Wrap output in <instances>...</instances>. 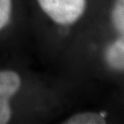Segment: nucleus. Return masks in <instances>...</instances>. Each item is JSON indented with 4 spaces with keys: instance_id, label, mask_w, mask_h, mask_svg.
I'll return each instance as SVG.
<instances>
[{
    "instance_id": "1",
    "label": "nucleus",
    "mask_w": 124,
    "mask_h": 124,
    "mask_svg": "<svg viewBox=\"0 0 124 124\" xmlns=\"http://www.w3.org/2000/svg\"><path fill=\"white\" fill-rule=\"evenodd\" d=\"M48 18L60 26L76 23L86 9V0H37Z\"/></svg>"
},
{
    "instance_id": "2",
    "label": "nucleus",
    "mask_w": 124,
    "mask_h": 124,
    "mask_svg": "<svg viewBox=\"0 0 124 124\" xmlns=\"http://www.w3.org/2000/svg\"><path fill=\"white\" fill-rule=\"evenodd\" d=\"M21 87V77L13 70H0V124L12 119L11 100Z\"/></svg>"
},
{
    "instance_id": "3",
    "label": "nucleus",
    "mask_w": 124,
    "mask_h": 124,
    "mask_svg": "<svg viewBox=\"0 0 124 124\" xmlns=\"http://www.w3.org/2000/svg\"><path fill=\"white\" fill-rule=\"evenodd\" d=\"M104 58L111 69L124 71V34H119V37L107 47Z\"/></svg>"
},
{
    "instance_id": "4",
    "label": "nucleus",
    "mask_w": 124,
    "mask_h": 124,
    "mask_svg": "<svg viewBox=\"0 0 124 124\" xmlns=\"http://www.w3.org/2000/svg\"><path fill=\"white\" fill-rule=\"evenodd\" d=\"M66 124H101L106 123L105 117L95 111L79 112L67 118L63 121Z\"/></svg>"
},
{
    "instance_id": "5",
    "label": "nucleus",
    "mask_w": 124,
    "mask_h": 124,
    "mask_svg": "<svg viewBox=\"0 0 124 124\" xmlns=\"http://www.w3.org/2000/svg\"><path fill=\"white\" fill-rule=\"evenodd\" d=\"M110 20L119 34H124V0H114Z\"/></svg>"
},
{
    "instance_id": "6",
    "label": "nucleus",
    "mask_w": 124,
    "mask_h": 124,
    "mask_svg": "<svg viewBox=\"0 0 124 124\" xmlns=\"http://www.w3.org/2000/svg\"><path fill=\"white\" fill-rule=\"evenodd\" d=\"M12 16V0H0V32L7 28Z\"/></svg>"
}]
</instances>
